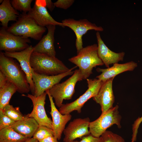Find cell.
I'll use <instances>...</instances> for the list:
<instances>
[{
  "label": "cell",
  "mask_w": 142,
  "mask_h": 142,
  "mask_svg": "<svg viewBox=\"0 0 142 142\" xmlns=\"http://www.w3.org/2000/svg\"><path fill=\"white\" fill-rule=\"evenodd\" d=\"M0 71L15 85L17 92L24 93L30 91L26 75L20 65L13 58L5 56L1 51L0 53Z\"/></svg>",
  "instance_id": "cell-1"
},
{
  "label": "cell",
  "mask_w": 142,
  "mask_h": 142,
  "mask_svg": "<svg viewBox=\"0 0 142 142\" xmlns=\"http://www.w3.org/2000/svg\"><path fill=\"white\" fill-rule=\"evenodd\" d=\"M98 48L95 44L83 47L76 55L68 59L78 67L82 80L88 79L92 73L94 68L104 64L98 56Z\"/></svg>",
  "instance_id": "cell-2"
},
{
  "label": "cell",
  "mask_w": 142,
  "mask_h": 142,
  "mask_svg": "<svg viewBox=\"0 0 142 142\" xmlns=\"http://www.w3.org/2000/svg\"><path fill=\"white\" fill-rule=\"evenodd\" d=\"M30 63L33 70L39 74L56 75L67 72L70 69L56 57L34 52L31 54Z\"/></svg>",
  "instance_id": "cell-3"
},
{
  "label": "cell",
  "mask_w": 142,
  "mask_h": 142,
  "mask_svg": "<svg viewBox=\"0 0 142 142\" xmlns=\"http://www.w3.org/2000/svg\"><path fill=\"white\" fill-rule=\"evenodd\" d=\"M46 29L45 27L39 26L33 19L28 16L27 13L22 12L16 22L7 30L16 35L40 40Z\"/></svg>",
  "instance_id": "cell-4"
},
{
  "label": "cell",
  "mask_w": 142,
  "mask_h": 142,
  "mask_svg": "<svg viewBox=\"0 0 142 142\" xmlns=\"http://www.w3.org/2000/svg\"><path fill=\"white\" fill-rule=\"evenodd\" d=\"M82 80L80 70L76 69L65 81L54 85L49 89L50 94L54 99L55 105L60 108L63 104L64 100L71 99L75 92L77 83Z\"/></svg>",
  "instance_id": "cell-5"
},
{
  "label": "cell",
  "mask_w": 142,
  "mask_h": 142,
  "mask_svg": "<svg viewBox=\"0 0 142 142\" xmlns=\"http://www.w3.org/2000/svg\"><path fill=\"white\" fill-rule=\"evenodd\" d=\"M119 106L116 105L109 109L95 120L90 121L89 130L90 134L93 136L99 138L109 127L114 124L119 128L121 126V117L119 113Z\"/></svg>",
  "instance_id": "cell-6"
},
{
  "label": "cell",
  "mask_w": 142,
  "mask_h": 142,
  "mask_svg": "<svg viewBox=\"0 0 142 142\" xmlns=\"http://www.w3.org/2000/svg\"><path fill=\"white\" fill-rule=\"evenodd\" d=\"M88 89L79 98L70 103L63 104L59 108V111L62 114H70L75 110L79 113L81 112L82 108L89 99L96 96L98 94L103 82L98 79H86Z\"/></svg>",
  "instance_id": "cell-7"
},
{
  "label": "cell",
  "mask_w": 142,
  "mask_h": 142,
  "mask_svg": "<svg viewBox=\"0 0 142 142\" xmlns=\"http://www.w3.org/2000/svg\"><path fill=\"white\" fill-rule=\"evenodd\" d=\"M64 27H67L74 32L76 36L75 45L78 53L83 48V36L90 30L102 32L103 28L98 26L86 19L76 20L73 18L65 19L62 21Z\"/></svg>",
  "instance_id": "cell-8"
},
{
  "label": "cell",
  "mask_w": 142,
  "mask_h": 142,
  "mask_svg": "<svg viewBox=\"0 0 142 142\" xmlns=\"http://www.w3.org/2000/svg\"><path fill=\"white\" fill-rule=\"evenodd\" d=\"M31 43L29 38L15 35L2 27L0 29V50L12 53L23 50Z\"/></svg>",
  "instance_id": "cell-9"
},
{
  "label": "cell",
  "mask_w": 142,
  "mask_h": 142,
  "mask_svg": "<svg viewBox=\"0 0 142 142\" xmlns=\"http://www.w3.org/2000/svg\"><path fill=\"white\" fill-rule=\"evenodd\" d=\"M77 67V66L70 69L65 72L54 75H48L38 74L32 70V78L35 86L34 95L39 96L45 91L52 88L54 85L59 83L61 80L65 77L72 75L73 71Z\"/></svg>",
  "instance_id": "cell-10"
},
{
  "label": "cell",
  "mask_w": 142,
  "mask_h": 142,
  "mask_svg": "<svg viewBox=\"0 0 142 142\" xmlns=\"http://www.w3.org/2000/svg\"><path fill=\"white\" fill-rule=\"evenodd\" d=\"M47 94L45 92L37 97L30 94L27 95L22 94V96L29 98L32 103L33 110L30 113L27 114L28 117L33 118L39 125L45 126L52 129V120L47 116L44 108Z\"/></svg>",
  "instance_id": "cell-11"
},
{
  "label": "cell",
  "mask_w": 142,
  "mask_h": 142,
  "mask_svg": "<svg viewBox=\"0 0 142 142\" xmlns=\"http://www.w3.org/2000/svg\"><path fill=\"white\" fill-rule=\"evenodd\" d=\"M90 122L88 117L77 118L70 122L63 131V142H73L77 138L90 134L88 129Z\"/></svg>",
  "instance_id": "cell-12"
},
{
  "label": "cell",
  "mask_w": 142,
  "mask_h": 142,
  "mask_svg": "<svg viewBox=\"0 0 142 142\" xmlns=\"http://www.w3.org/2000/svg\"><path fill=\"white\" fill-rule=\"evenodd\" d=\"M45 0H36L28 16L33 19L39 26L46 27L50 25L59 26L64 27L63 24L55 20L48 13Z\"/></svg>",
  "instance_id": "cell-13"
},
{
  "label": "cell",
  "mask_w": 142,
  "mask_h": 142,
  "mask_svg": "<svg viewBox=\"0 0 142 142\" xmlns=\"http://www.w3.org/2000/svg\"><path fill=\"white\" fill-rule=\"evenodd\" d=\"M33 52V47L30 45L21 51L12 53L4 52V53L6 56L15 58L19 62L22 69L26 75L32 94L34 95L35 86L32 79V69L30 63L31 57Z\"/></svg>",
  "instance_id": "cell-14"
},
{
  "label": "cell",
  "mask_w": 142,
  "mask_h": 142,
  "mask_svg": "<svg viewBox=\"0 0 142 142\" xmlns=\"http://www.w3.org/2000/svg\"><path fill=\"white\" fill-rule=\"evenodd\" d=\"M45 92L48 96L50 104V114L52 118L54 136L59 140L61 139L66 124L71 120L72 116L70 114L64 115L61 114L56 107L53 98L50 94L49 90H46Z\"/></svg>",
  "instance_id": "cell-15"
},
{
  "label": "cell",
  "mask_w": 142,
  "mask_h": 142,
  "mask_svg": "<svg viewBox=\"0 0 142 142\" xmlns=\"http://www.w3.org/2000/svg\"><path fill=\"white\" fill-rule=\"evenodd\" d=\"M114 78H110L103 82L98 94L93 98V100L100 105L102 114L113 107L115 98L112 84Z\"/></svg>",
  "instance_id": "cell-16"
},
{
  "label": "cell",
  "mask_w": 142,
  "mask_h": 142,
  "mask_svg": "<svg viewBox=\"0 0 142 142\" xmlns=\"http://www.w3.org/2000/svg\"><path fill=\"white\" fill-rule=\"evenodd\" d=\"M96 35L98 43V56L107 68L109 67L110 65L111 64L123 61L125 55L124 52L116 53L111 51L102 40L99 32H97Z\"/></svg>",
  "instance_id": "cell-17"
},
{
  "label": "cell",
  "mask_w": 142,
  "mask_h": 142,
  "mask_svg": "<svg viewBox=\"0 0 142 142\" xmlns=\"http://www.w3.org/2000/svg\"><path fill=\"white\" fill-rule=\"evenodd\" d=\"M56 26L50 25L46 27L47 34L42 38L39 42L33 47V52L55 57L56 52L54 47V33Z\"/></svg>",
  "instance_id": "cell-18"
},
{
  "label": "cell",
  "mask_w": 142,
  "mask_h": 142,
  "mask_svg": "<svg viewBox=\"0 0 142 142\" xmlns=\"http://www.w3.org/2000/svg\"><path fill=\"white\" fill-rule=\"evenodd\" d=\"M137 66V63L131 61L123 64L115 63L112 67L105 69L98 68L96 70L101 73L96 78L104 82L123 72L132 71Z\"/></svg>",
  "instance_id": "cell-19"
},
{
  "label": "cell",
  "mask_w": 142,
  "mask_h": 142,
  "mask_svg": "<svg viewBox=\"0 0 142 142\" xmlns=\"http://www.w3.org/2000/svg\"><path fill=\"white\" fill-rule=\"evenodd\" d=\"M26 116L25 118L16 121L10 127L21 135L30 138L33 136L39 124L33 118Z\"/></svg>",
  "instance_id": "cell-20"
},
{
  "label": "cell",
  "mask_w": 142,
  "mask_h": 142,
  "mask_svg": "<svg viewBox=\"0 0 142 142\" xmlns=\"http://www.w3.org/2000/svg\"><path fill=\"white\" fill-rule=\"evenodd\" d=\"M20 15L12 6L9 0H3L0 5V21L2 27L6 29L8 28L9 22L16 21Z\"/></svg>",
  "instance_id": "cell-21"
},
{
  "label": "cell",
  "mask_w": 142,
  "mask_h": 142,
  "mask_svg": "<svg viewBox=\"0 0 142 142\" xmlns=\"http://www.w3.org/2000/svg\"><path fill=\"white\" fill-rule=\"evenodd\" d=\"M17 91L16 86L8 80L5 84L0 87V109L9 104L11 98Z\"/></svg>",
  "instance_id": "cell-22"
},
{
  "label": "cell",
  "mask_w": 142,
  "mask_h": 142,
  "mask_svg": "<svg viewBox=\"0 0 142 142\" xmlns=\"http://www.w3.org/2000/svg\"><path fill=\"white\" fill-rule=\"evenodd\" d=\"M28 138L10 127L0 130V142H23Z\"/></svg>",
  "instance_id": "cell-23"
},
{
  "label": "cell",
  "mask_w": 142,
  "mask_h": 142,
  "mask_svg": "<svg viewBox=\"0 0 142 142\" xmlns=\"http://www.w3.org/2000/svg\"><path fill=\"white\" fill-rule=\"evenodd\" d=\"M1 109L5 115L15 122L23 120L27 116L20 112L19 107H14L9 104Z\"/></svg>",
  "instance_id": "cell-24"
},
{
  "label": "cell",
  "mask_w": 142,
  "mask_h": 142,
  "mask_svg": "<svg viewBox=\"0 0 142 142\" xmlns=\"http://www.w3.org/2000/svg\"><path fill=\"white\" fill-rule=\"evenodd\" d=\"M32 0H12L11 3L14 8L17 11L27 13L32 9L31 4Z\"/></svg>",
  "instance_id": "cell-25"
},
{
  "label": "cell",
  "mask_w": 142,
  "mask_h": 142,
  "mask_svg": "<svg viewBox=\"0 0 142 142\" xmlns=\"http://www.w3.org/2000/svg\"><path fill=\"white\" fill-rule=\"evenodd\" d=\"M54 136L53 130L45 126L39 125L35 131L33 137L39 141L49 136Z\"/></svg>",
  "instance_id": "cell-26"
},
{
  "label": "cell",
  "mask_w": 142,
  "mask_h": 142,
  "mask_svg": "<svg viewBox=\"0 0 142 142\" xmlns=\"http://www.w3.org/2000/svg\"><path fill=\"white\" fill-rule=\"evenodd\" d=\"M101 136L103 142H125L121 136L110 131L107 130Z\"/></svg>",
  "instance_id": "cell-27"
},
{
  "label": "cell",
  "mask_w": 142,
  "mask_h": 142,
  "mask_svg": "<svg viewBox=\"0 0 142 142\" xmlns=\"http://www.w3.org/2000/svg\"><path fill=\"white\" fill-rule=\"evenodd\" d=\"M15 122L5 115L1 109H0V130L10 127Z\"/></svg>",
  "instance_id": "cell-28"
},
{
  "label": "cell",
  "mask_w": 142,
  "mask_h": 142,
  "mask_svg": "<svg viewBox=\"0 0 142 142\" xmlns=\"http://www.w3.org/2000/svg\"><path fill=\"white\" fill-rule=\"evenodd\" d=\"M142 122V116L136 119L132 125V134L131 142H135L136 141L138 129Z\"/></svg>",
  "instance_id": "cell-29"
},
{
  "label": "cell",
  "mask_w": 142,
  "mask_h": 142,
  "mask_svg": "<svg viewBox=\"0 0 142 142\" xmlns=\"http://www.w3.org/2000/svg\"><path fill=\"white\" fill-rule=\"evenodd\" d=\"M74 2V0H58L54 3L55 7L66 9L70 7Z\"/></svg>",
  "instance_id": "cell-30"
},
{
  "label": "cell",
  "mask_w": 142,
  "mask_h": 142,
  "mask_svg": "<svg viewBox=\"0 0 142 142\" xmlns=\"http://www.w3.org/2000/svg\"><path fill=\"white\" fill-rule=\"evenodd\" d=\"M81 139L80 141H74L73 142H103L101 136L97 138L93 136L90 134L83 137Z\"/></svg>",
  "instance_id": "cell-31"
},
{
  "label": "cell",
  "mask_w": 142,
  "mask_h": 142,
  "mask_svg": "<svg viewBox=\"0 0 142 142\" xmlns=\"http://www.w3.org/2000/svg\"><path fill=\"white\" fill-rule=\"evenodd\" d=\"M38 142H59L54 136H48Z\"/></svg>",
  "instance_id": "cell-32"
},
{
  "label": "cell",
  "mask_w": 142,
  "mask_h": 142,
  "mask_svg": "<svg viewBox=\"0 0 142 142\" xmlns=\"http://www.w3.org/2000/svg\"><path fill=\"white\" fill-rule=\"evenodd\" d=\"M47 7L50 11H52L55 7L54 3L50 0H45Z\"/></svg>",
  "instance_id": "cell-33"
},
{
  "label": "cell",
  "mask_w": 142,
  "mask_h": 142,
  "mask_svg": "<svg viewBox=\"0 0 142 142\" xmlns=\"http://www.w3.org/2000/svg\"><path fill=\"white\" fill-rule=\"evenodd\" d=\"M38 141L33 138H28L23 142H38Z\"/></svg>",
  "instance_id": "cell-34"
},
{
  "label": "cell",
  "mask_w": 142,
  "mask_h": 142,
  "mask_svg": "<svg viewBox=\"0 0 142 142\" xmlns=\"http://www.w3.org/2000/svg\"><path fill=\"white\" fill-rule=\"evenodd\" d=\"M3 0H0V3L1 4L3 2Z\"/></svg>",
  "instance_id": "cell-35"
}]
</instances>
